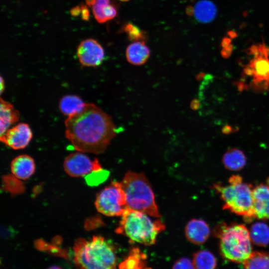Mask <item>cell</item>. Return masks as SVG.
Returning <instances> with one entry per match:
<instances>
[{
    "label": "cell",
    "mask_w": 269,
    "mask_h": 269,
    "mask_svg": "<svg viewBox=\"0 0 269 269\" xmlns=\"http://www.w3.org/2000/svg\"><path fill=\"white\" fill-rule=\"evenodd\" d=\"M77 55L82 66L96 67L103 62L105 51L96 40L89 38L82 41L79 44Z\"/></svg>",
    "instance_id": "30bf717a"
},
{
    "label": "cell",
    "mask_w": 269,
    "mask_h": 269,
    "mask_svg": "<svg viewBox=\"0 0 269 269\" xmlns=\"http://www.w3.org/2000/svg\"><path fill=\"white\" fill-rule=\"evenodd\" d=\"M95 204L97 211L107 216H122L128 209L121 183L116 181L97 194Z\"/></svg>",
    "instance_id": "52a82bcc"
},
{
    "label": "cell",
    "mask_w": 269,
    "mask_h": 269,
    "mask_svg": "<svg viewBox=\"0 0 269 269\" xmlns=\"http://www.w3.org/2000/svg\"><path fill=\"white\" fill-rule=\"evenodd\" d=\"M120 32L125 33L128 39L132 42H145L147 39L146 32L132 22L124 23L121 27Z\"/></svg>",
    "instance_id": "d4e9b609"
},
{
    "label": "cell",
    "mask_w": 269,
    "mask_h": 269,
    "mask_svg": "<svg viewBox=\"0 0 269 269\" xmlns=\"http://www.w3.org/2000/svg\"><path fill=\"white\" fill-rule=\"evenodd\" d=\"M10 169L12 174L17 178L28 179L34 173L35 165L33 159L28 155H20L12 161Z\"/></svg>",
    "instance_id": "5bb4252c"
},
{
    "label": "cell",
    "mask_w": 269,
    "mask_h": 269,
    "mask_svg": "<svg viewBox=\"0 0 269 269\" xmlns=\"http://www.w3.org/2000/svg\"><path fill=\"white\" fill-rule=\"evenodd\" d=\"M186 239L195 245L204 244L208 239L210 230L208 224L203 220L193 219L189 221L185 228Z\"/></svg>",
    "instance_id": "4fadbf2b"
},
{
    "label": "cell",
    "mask_w": 269,
    "mask_h": 269,
    "mask_svg": "<svg viewBox=\"0 0 269 269\" xmlns=\"http://www.w3.org/2000/svg\"><path fill=\"white\" fill-rule=\"evenodd\" d=\"M243 264L244 269H269V253L253 252Z\"/></svg>",
    "instance_id": "cb8c5ba5"
},
{
    "label": "cell",
    "mask_w": 269,
    "mask_h": 269,
    "mask_svg": "<svg viewBox=\"0 0 269 269\" xmlns=\"http://www.w3.org/2000/svg\"><path fill=\"white\" fill-rule=\"evenodd\" d=\"M245 88V84L242 82H240L239 84H238V88L240 91H242Z\"/></svg>",
    "instance_id": "836d02e7"
},
{
    "label": "cell",
    "mask_w": 269,
    "mask_h": 269,
    "mask_svg": "<svg viewBox=\"0 0 269 269\" xmlns=\"http://www.w3.org/2000/svg\"><path fill=\"white\" fill-rule=\"evenodd\" d=\"M172 269H195L193 264L189 258L183 257L177 260L172 266Z\"/></svg>",
    "instance_id": "4316f807"
},
{
    "label": "cell",
    "mask_w": 269,
    "mask_h": 269,
    "mask_svg": "<svg viewBox=\"0 0 269 269\" xmlns=\"http://www.w3.org/2000/svg\"><path fill=\"white\" fill-rule=\"evenodd\" d=\"M4 88V80L2 79V77H0V93L1 94L2 92H3V90Z\"/></svg>",
    "instance_id": "d6a6232c"
},
{
    "label": "cell",
    "mask_w": 269,
    "mask_h": 269,
    "mask_svg": "<svg viewBox=\"0 0 269 269\" xmlns=\"http://www.w3.org/2000/svg\"><path fill=\"white\" fill-rule=\"evenodd\" d=\"M224 166L231 171H238L246 165L247 158L244 153L237 148H229L223 155Z\"/></svg>",
    "instance_id": "d6986e66"
},
{
    "label": "cell",
    "mask_w": 269,
    "mask_h": 269,
    "mask_svg": "<svg viewBox=\"0 0 269 269\" xmlns=\"http://www.w3.org/2000/svg\"><path fill=\"white\" fill-rule=\"evenodd\" d=\"M248 53L254 56L248 65L253 70L254 83H269V47L264 43L253 45Z\"/></svg>",
    "instance_id": "9c48e42d"
},
{
    "label": "cell",
    "mask_w": 269,
    "mask_h": 269,
    "mask_svg": "<svg viewBox=\"0 0 269 269\" xmlns=\"http://www.w3.org/2000/svg\"><path fill=\"white\" fill-rule=\"evenodd\" d=\"M214 233L219 238L220 251L226 259L244 263L252 254L249 230L244 225L222 223L215 227Z\"/></svg>",
    "instance_id": "5b68a950"
},
{
    "label": "cell",
    "mask_w": 269,
    "mask_h": 269,
    "mask_svg": "<svg viewBox=\"0 0 269 269\" xmlns=\"http://www.w3.org/2000/svg\"><path fill=\"white\" fill-rule=\"evenodd\" d=\"M86 103L77 95H67L60 100L59 107L63 115L67 117L81 111Z\"/></svg>",
    "instance_id": "ffe728a7"
},
{
    "label": "cell",
    "mask_w": 269,
    "mask_h": 269,
    "mask_svg": "<svg viewBox=\"0 0 269 269\" xmlns=\"http://www.w3.org/2000/svg\"><path fill=\"white\" fill-rule=\"evenodd\" d=\"M232 49L233 48L231 44L223 47V49L221 51L222 56L225 58H228L231 54Z\"/></svg>",
    "instance_id": "83f0119b"
},
{
    "label": "cell",
    "mask_w": 269,
    "mask_h": 269,
    "mask_svg": "<svg viewBox=\"0 0 269 269\" xmlns=\"http://www.w3.org/2000/svg\"><path fill=\"white\" fill-rule=\"evenodd\" d=\"M82 18L84 20H88L89 19L90 14L87 7L83 4L81 5Z\"/></svg>",
    "instance_id": "f1b7e54d"
},
{
    "label": "cell",
    "mask_w": 269,
    "mask_h": 269,
    "mask_svg": "<svg viewBox=\"0 0 269 269\" xmlns=\"http://www.w3.org/2000/svg\"><path fill=\"white\" fill-rule=\"evenodd\" d=\"M228 182L227 185L215 183L213 186L223 201V209L242 216L246 222H251L256 218L252 185L244 182L238 175L231 176Z\"/></svg>",
    "instance_id": "3957f363"
},
{
    "label": "cell",
    "mask_w": 269,
    "mask_h": 269,
    "mask_svg": "<svg viewBox=\"0 0 269 269\" xmlns=\"http://www.w3.org/2000/svg\"><path fill=\"white\" fill-rule=\"evenodd\" d=\"M121 1H123V2H126V1H129L130 0H119Z\"/></svg>",
    "instance_id": "8d00e7d4"
},
{
    "label": "cell",
    "mask_w": 269,
    "mask_h": 269,
    "mask_svg": "<svg viewBox=\"0 0 269 269\" xmlns=\"http://www.w3.org/2000/svg\"><path fill=\"white\" fill-rule=\"evenodd\" d=\"M149 216L128 209L121 216L115 232L126 236L131 243L153 245L158 234L165 230V226L160 220H152Z\"/></svg>",
    "instance_id": "277c9868"
},
{
    "label": "cell",
    "mask_w": 269,
    "mask_h": 269,
    "mask_svg": "<svg viewBox=\"0 0 269 269\" xmlns=\"http://www.w3.org/2000/svg\"><path fill=\"white\" fill-rule=\"evenodd\" d=\"M65 126L66 138L82 152H104L117 132L111 117L92 103H86L81 111L67 117Z\"/></svg>",
    "instance_id": "6da1fadb"
},
{
    "label": "cell",
    "mask_w": 269,
    "mask_h": 269,
    "mask_svg": "<svg viewBox=\"0 0 269 269\" xmlns=\"http://www.w3.org/2000/svg\"><path fill=\"white\" fill-rule=\"evenodd\" d=\"M192 262L195 269H216L217 264L214 255L206 250L195 253Z\"/></svg>",
    "instance_id": "603a6c76"
},
{
    "label": "cell",
    "mask_w": 269,
    "mask_h": 269,
    "mask_svg": "<svg viewBox=\"0 0 269 269\" xmlns=\"http://www.w3.org/2000/svg\"><path fill=\"white\" fill-rule=\"evenodd\" d=\"M199 101L197 100H194L191 103V108L194 110H196L199 108Z\"/></svg>",
    "instance_id": "1f68e13d"
},
{
    "label": "cell",
    "mask_w": 269,
    "mask_h": 269,
    "mask_svg": "<svg viewBox=\"0 0 269 269\" xmlns=\"http://www.w3.org/2000/svg\"><path fill=\"white\" fill-rule=\"evenodd\" d=\"M188 15H194L195 18L202 23H208L214 19L217 13L215 4L208 0L198 1L194 7L187 8Z\"/></svg>",
    "instance_id": "2e32d148"
},
{
    "label": "cell",
    "mask_w": 269,
    "mask_h": 269,
    "mask_svg": "<svg viewBox=\"0 0 269 269\" xmlns=\"http://www.w3.org/2000/svg\"><path fill=\"white\" fill-rule=\"evenodd\" d=\"M232 132V128L229 125L225 126L222 129V132L225 134H229Z\"/></svg>",
    "instance_id": "4dcf8cb0"
},
{
    "label": "cell",
    "mask_w": 269,
    "mask_h": 269,
    "mask_svg": "<svg viewBox=\"0 0 269 269\" xmlns=\"http://www.w3.org/2000/svg\"><path fill=\"white\" fill-rule=\"evenodd\" d=\"M73 249V261L79 269H117L115 247L102 236L78 239Z\"/></svg>",
    "instance_id": "7a4b0ae2"
},
{
    "label": "cell",
    "mask_w": 269,
    "mask_h": 269,
    "mask_svg": "<svg viewBox=\"0 0 269 269\" xmlns=\"http://www.w3.org/2000/svg\"><path fill=\"white\" fill-rule=\"evenodd\" d=\"M86 4L88 6H92L94 4L96 0H85Z\"/></svg>",
    "instance_id": "e575fe53"
},
{
    "label": "cell",
    "mask_w": 269,
    "mask_h": 269,
    "mask_svg": "<svg viewBox=\"0 0 269 269\" xmlns=\"http://www.w3.org/2000/svg\"><path fill=\"white\" fill-rule=\"evenodd\" d=\"M121 183L126 194L129 209L154 218L161 217L150 184L142 173L129 171Z\"/></svg>",
    "instance_id": "8992f818"
},
{
    "label": "cell",
    "mask_w": 269,
    "mask_h": 269,
    "mask_svg": "<svg viewBox=\"0 0 269 269\" xmlns=\"http://www.w3.org/2000/svg\"><path fill=\"white\" fill-rule=\"evenodd\" d=\"M252 243L261 247L269 244V226L264 222H256L251 227L249 231Z\"/></svg>",
    "instance_id": "7402d4cb"
},
{
    "label": "cell",
    "mask_w": 269,
    "mask_h": 269,
    "mask_svg": "<svg viewBox=\"0 0 269 269\" xmlns=\"http://www.w3.org/2000/svg\"><path fill=\"white\" fill-rule=\"evenodd\" d=\"M92 11L96 20L100 23L114 18L118 14V8L111 0H96L92 5Z\"/></svg>",
    "instance_id": "ac0fdd59"
},
{
    "label": "cell",
    "mask_w": 269,
    "mask_h": 269,
    "mask_svg": "<svg viewBox=\"0 0 269 269\" xmlns=\"http://www.w3.org/2000/svg\"><path fill=\"white\" fill-rule=\"evenodd\" d=\"M109 172L103 169L94 171L86 176L87 183L91 186H95L104 181L108 177Z\"/></svg>",
    "instance_id": "484cf974"
},
{
    "label": "cell",
    "mask_w": 269,
    "mask_h": 269,
    "mask_svg": "<svg viewBox=\"0 0 269 269\" xmlns=\"http://www.w3.org/2000/svg\"><path fill=\"white\" fill-rule=\"evenodd\" d=\"M47 269H62L58 266H53L47 268Z\"/></svg>",
    "instance_id": "d590c367"
},
{
    "label": "cell",
    "mask_w": 269,
    "mask_h": 269,
    "mask_svg": "<svg viewBox=\"0 0 269 269\" xmlns=\"http://www.w3.org/2000/svg\"><path fill=\"white\" fill-rule=\"evenodd\" d=\"M150 55V50L144 41L132 42L126 50V56L128 61L134 65L144 64Z\"/></svg>",
    "instance_id": "9a60e30c"
},
{
    "label": "cell",
    "mask_w": 269,
    "mask_h": 269,
    "mask_svg": "<svg viewBox=\"0 0 269 269\" xmlns=\"http://www.w3.org/2000/svg\"><path fill=\"white\" fill-rule=\"evenodd\" d=\"M81 11V6H77L73 7L70 10L71 14L73 16L78 15Z\"/></svg>",
    "instance_id": "f546056e"
},
{
    "label": "cell",
    "mask_w": 269,
    "mask_h": 269,
    "mask_svg": "<svg viewBox=\"0 0 269 269\" xmlns=\"http://www.w3.org/2000/svg\"><path fill=\"white\" fill-rule=\"evenodd\" d=\"M32 138V132L29 126L21 123L8 129L0 136L1 142L14 149L25 148Z\"/></svg>",
    "instance_id": "8fae6325"
},
{
    "label": "cell",
    "mask_w": 269,
    "mask_h": 269,
    "mask_svg": "<svg viewBox=\"0 0 269 269\" xmlns=\"http://www.w3.org/2000/svg\"><path fill=\"white\" fill-rule=\"evenodd\" d=\"M64 169L70 176L81 177L102 169L97 159L92 160L81 152H74L68 155L64 161Z\"/></svg>",
    "instance_id": "ba28073f"
},
{
    "label": "cell",
    "mask_w": 269,
    "mask_h": 269,
    "mask_svg": "<svg viewBox=\"0 0 269 269\" xmlns=\"http://www.w3.org/2000/svg\"><path fill=\"white\" fill-rule=\"evenodd\" d=\"M146 256L137 248H133L119 265V269H150L146 266Z\"/></svg>",
    "instance_id": "44dd1931"
},
{
    "label": "cell",
    "mask_w": 269,
    "mask_h": 269,
    "mask_svg": "<svg viewBox=\"0 0 269 269\" xmlns=\"http://www.w3.org/2000/svg\"><path fill=\"white\" fill-rule=\"evenodd\" d=\"M256 218L269 219V182L256 186L253 191Z\"/></svg>",
    "instance_id": "7c38bea8"
},
{
    "label": "cell",
    "mask_w": 269,
    "mask_h": 269,
    "mask_svg": "<svg viewBox=\"0 0 269 269\" xmlns=\"http://www.w3.org/2000/svg\"><path fill=\"white\" fill-rule=\"evenodd\" d=\"M20 118L19 112L13 105L0 98V135L2 136L10 127L17 122Z\"/></svg>",
    "instance_id": "e0dca14e"
}]
</instances>
